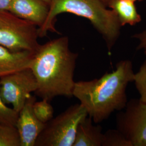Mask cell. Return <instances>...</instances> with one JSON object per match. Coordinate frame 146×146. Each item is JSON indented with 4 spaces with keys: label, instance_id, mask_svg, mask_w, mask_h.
<instances>
[{
    "label": "cell",
    "instance_id": "2",
    "mask_svg": "<svg viewBox=\"0 0 146 146\" xmlns=\"http://www.w3.org/2000/svg\"><path fill=\"white\" fill-rule=\"evenodd\" d=\"M134 74L131 61H120L115 70L100 78L75 82L73 97L79 100L94 123H99L116 110L125 109L128 102L126 89Z\"/></svg>",
    "mask_w": 146,
    "mask_h": 146
},
{
    "label": "cell",
    "instance_id": "15",
    "mask_svg": "<svg viewBox=\"0 0 146 146\" xmlns=\"http://www.w3.org/2000/svg\"><path fill=\"white\" fill-rule=\"evenodd\" d=\"M102 146H132L123 134L117 129H110L104 133Z\"/></svg>",
    "mask_w": 146,
    "mask_h": 146
},
{
    "label": "cell",
    "instance_id": "22",
    "mask_svg": "<svg viewBox=\"0 0 146 146\" xmlns=\"http://www.w3.org/2000/svg\"><path fill=\"white\" fill-rule=\"evenodd\" d=\"M142 49H143V50H144V53H145V54L146 55V47H144Z\"/></svg>",
    "mask_w": 146,
    "mask_h": 146
},
{
    "label": "cell",
    "instance_id": "8",
    "mask_svg": "<svg viewBox=\"0 0 146 146\" xmlns=\"http://www.w3.org/2000/svg\"><path fill=\"white\" fill-rule=\"evenodd\" d=\"M35 101L36 98L31 95L19 114L16 127L20 137L21 146H35L46 125L34 113L33 106Z\"/></svg>",
    "mask_w": 146,
    "mask_h": 146
},
{
    "label": "cell",
    "instance_id": "19",
    "mask_svg": "<svg viewBox=\"0 0 146 146\" xmlns=\"http://www.w3.org/2000/svg\"><path fill=\"white\" fill-rule=\"evenodd\" d=\"M13 0H0V10L8 11Z\"/></svg>",
    "mask_w": 146,
    "mask_h": 146
},
{
    "label": "cell",
    "instance_id": "11",
    "mask_svg": "<svg viewBox=\"0 0 146 146\" xmlns=\"http://www.w3.org/2000/svg\"><path fill=\"white\" fill-rule=\"evenodd\" d=\"M93 122L88 116L80 123L73 146H102V128L101 125H94Z\"/></svg>",
    "mask_w": 146,
    "mask_h": 146
},
{
    "label": "cell",
    "instance_id": "21",
    "mask_svg": "<svg viewBox=\"0 0 146 146\" xmlns=\"http://www.w3.org/2000/svg\"><path fill=\"white\" fill-rule=\"evenodd\" d=\"M43 1H44V2H45L46 3H47V4H48L49 5H50V2H51V0H42Z\"/></svg>",
    "mask_w": 146,
    "mask_h": 146
},
{
    "label": "cell",
    "instance_id": "23",
    "mask_svg": "<svg viewBox=\"0 0 146 146\" xmlns=\"http://www.w3.org/2000/svg\"><path fill=\"white\" fill-rule=\"evenodd\" d=\"M132 1H133V2H136V1H142V0H131Z\"/></svg>",
    "mask_w": 146,
    "mask_h": 146
},
{
    "label": "cell",
    "instance_id": "1",
    "mask_svg": "<svg viewBox=\"0 0 146 146\" xmlns=\"http://www.w3.org/2000/svg\"><path fill=\"white\" fill-rule=\"evenodd\" d=\"M69 44L68 36L60 37L40 44L34 54L30 68L37 84L34 93L42 99L73 97L78 54Z\"/></svg>",
    "mask_w": 146,
    "mask_h": 146
},
{
    "label": "cell",
    "instance_id": "5",
    "mask_svg": "<svg viewBox=\"0 0 146 146\" xmlns=\"http://www.w3.org/2000/svg\"><path fill=\"white\" fill-rule=\"evenodd\" d=\"M38 28L9 11L0 10V45L13 52H35L40 46Z\"/></svg>",
    "mask_w": 146,
    "mask_h": 146
},
{
    "label": "cell",
    "instance_id": "20",
    "mask_svg": "<svg viewBox=\"0 0 146 146\" xmlns=\"http://www.w3.org/2000/svg\"><path fill=\"white\" fill-rule=\"evenodd\" d=\"M100 1H101L104 4L108 7H109L110 3L113 1V0H100Z\"/></svg>",
    "mask_w": 146,
    "mask_h": 146
},
{
    "label": "cell",
    "instance_id": "7",
    "mask_svg": "<svg viewBox=\"0 0 146 146\" xmlns=\"http://www.w3.org/2000/svg\"><path fill=\"white\" fill-rule=\"evenodd\" d=\"M125 109L116 116L117 129L131 146H146V104L131 100Z\"/></svg>",
    "mask_w": 146,
    "mask_h": 146
},
{
    "label": "cell",
    "instance_id": "18",
    "mask_svg": "<svg viewBox=\"0 0 146 146\" xmlns=\"http://www.w3.org/2000/svg\"><path fill=\"white\" fill-rule=\"evenodd\" d=\"M133 38H136L139 40V45L137 47V50L142 49L146 46V29L138 34H136L133 36Z\"/></svg>",
    "mask_w": 146,
    "mask_h": 146
},
{
    "label": "cell",
    "instance_id": "10",
    "mask_svg": "<svg viewBox=\"0 0 146 146\" xmlns=\"http://www.w3.org/2000/svg\"><path fill=\"white\" fill-rule=\"evenodd\" d=\"M34 52H13L0 45V78L30 67Z\"/></svg>",
    "mask_w": 146,
    "mask_h": 146
},
{
    "label": "cell",
    "instance_id": "16",
    "mask_svg": "<svg viewBox=\"0 0 146 146\" xmlns=\"http://www.w3.org/2000/svg\"><path fill=\"white\" fill-rule=\"evenodd\" d=\"M133 82L140 95L139 99L146 104V60L142 63L139 71L134 74Z\"/></svg>",
    "mask_w": 146,
    "mask_h": 146
},
{
    "label": "cell",
    "instance_id": "3",
    "mask_svg": "<svg viewBox=\"0 0 146 146\" xmlns=\"http://www.w3.org/2000/svg\"><path fill=\"white\" fill-rule=\"evenodd\" d=\"M100 0H51L47 19L38 28L39 37L46 36L48 32L57 33V16L70 13L87 19L103 37L109 54L120 35L121 26L114 11Z\"/></svg>",
    "mask_w": 146,
    "mask_h": 146
},
{
    "label": "cell",
    "instance_id": "17",
    "mask_svg": "<svg viewBox=\"0 0 146 146\" xmlns=\"http://www.w3.org/2000/svg\"><path fill=\"white\" fill-rule=\"evenodd\" d=\"M19 114L4 103L0 95V123L16 126Z\"/></svg>",
    "mask_w": 146,
    "mask_h": 146
},
{
    "label": "cell",
    "instance_id": "4",
    "mask_svg": "<svg viewBox=\"0 0 146 146\" xmlns=\"http://www.w3.org/2000/svg\"><path fill=\"white\" fill-rule=\"evenodd\" d=\"M88 116L81 104H76L46 123L35 146H73L78 127Z\"/></svg>",
    "mask_w": 146,
    "mask_h": 146
},
{
    "label": "cell",
    "instance_id": "9",
    "mask_svg": "<svg viewBox=\"0 0 146 146\" xmlns=\"http://www.w3.org/2000/svg\"><path fill=\"white\" fill-rule=\"evenodd\" d=\"M49 5L42 0H13L8 11L40 28L47 19Z\"/></svg>",
    "mask_w": 146,
    "mask_h": 146
},
{
    "label": "cell",
    "instance_id": "14",
    "mask_svg": "<svg viewBox=\"0 0 146 146\" xmlns=\"http://www.w3.org/2000/svg\"><path fill=\"white\" fill-rule=\"evenodd\" d=\"M33 108L37 118L44 123H46L54 117V108L50 101L47 100L35 101Z\"/></svg>",
    "mask_w": 146,
    "mask_h": 146
},
{
    "label": "cell",
    "instance_id": "12",
    "mask_svg": "<svg viewBox=\"0 0 146 146\" xmlns=\"http://www.w3.org/2000/svg\"><path fill=\"white\" fill-rule=\"evenodd\" d=\"M134 3L131 0H113L110 3L108 7L114 11L121 26H134L141 22V15Z\"/></svg>",
    "mask_w": 146,
    "mask_h": 146
},
{
    "label": "cell",
    "instance_id": "13",
    "mask_svg": "<svg viewBox=\"0 0 146 146\" xmlns=\"http://www.w3.org/2000/svg\"><path fill=\"white\" fill-rule=\"evenodd\" d=\"M0 146H21L16 126L0 123Z\"/></svg>",
    "mask_w": 146,
    "mask_h": 146
},
{
    "label": "cell",
    "instance_id": "6",
    "mask_svg": "<svg viewBox=\"0 0 146 146\" xmlns=\"http://www.w3.org/2000/svg\"><path fill=\"white\" fill-rule=\"evenodd\" d=\"M37 88L36 80L30 67L0 78V95L4 103L19 113L32 93Z\"/></svg>",
    "mask_w": 146,
    "mask_h": 146
}]
</instances>
